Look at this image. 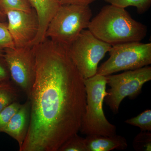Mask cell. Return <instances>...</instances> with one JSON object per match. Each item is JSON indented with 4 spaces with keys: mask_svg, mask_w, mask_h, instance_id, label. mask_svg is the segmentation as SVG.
I'll use <instances>...</instances> for the list:
<instances>
[{
    "mask_svg": "<svg viewBox=\"0 0 151 151\" xmlns=\"http://www.w3.org/2000/svg\"><path fill=\"white\" fill-rule=\"evenodd\" d=\"M70 58L84 79L97 73L98 65L112 45L97 38L89 29H84L69 45Z\"/></svg>",
    "mask_w": 151,
    "mask_h": 151,
    "instance_id": "obj_5",
    "label": "cell"
},
{
    "mask_svg": "<svg viewBox=\"0 0 151 151\" xmlns=\"http://www.w3.org/2000/svg\"><path fill=\"white\" fill-rule=\"evenodd\" d=\"M32 9L29 0H0V11L5 14L9 11L30 12Z\"/></svg>",
    "mask_w": 151,
    "mask_h": 151,
    "instance_id": "obj_15",
    "label": "cell"
},
{
    "mask_svg": "<svg viewBox=\"0 0 151 151\" xmlns=\"http://www.w3.org/2000/svg\"><path fill=\"white\" fill-rule=\"evenodd\" d=\"M88 29L97 38L112 46L140 42L147 32V26L134 19L125 9L110 4L91 19Z\"/></svg>",
    "mask_w": 151,
    "mask_h": 151,
    "instance_id": "obj_2",
    "label": "cell"
},
{
    "mask_svg": "<svg viewBox=\"0 0 151 151\" xmlns=\"http://www.w3.org/2000/svg\"><path fill=\"white\" fill-rule=\"evenodd\" d=\"M22 105L15 101L0 112V132L6 126L14 115L18 111Z\"/></svg>",
    "mask_w": 151,
    "mask_h": 151,
    "instance_id": "obj_19",
    "label": "cell"
},
{
    "mask_svg": "<svg viewBox=\"0 0 151 151\" xmlns=\"http://www.w3.org/2000/svg\"><path fill=\"white\" fill-rule=\"evenodd\" d=\"M14 40L9 31L7 24L0 22V55L6 49L15 48Z\"/></svg>",
    "mask_w": 151,
    "mask_h": 151,
    "instance_id": "obj_18",
    "label": "cell"
},
{
    "mask_svg": "<svg viewBox=\"0 0 151 151\" xmlns=\"http://www.w3.org/2000/svg\"><path fill=\"white\" fill-rule=\"evenodd\" d=\"M110 4L126 9L129 6L137 8L139 14L145 13L148 10L151 5V0H105Z\"/></svg>",
    "mask_w": 151,
    "mask_h": 151,
    "instance_id": "obj_14",
    "label": "cell"
},
{
    "mask_svg": "<svg viewBox=\"0 0 151 151\" xmlns=\"http://www.w3.org/2000/svg\"><path fill=\"white\" fill-rule=\"evenodd\" d=\"M86 92L85 113L79 131L83 134L113 136L116 134V126L106 119L103 109L106 91V76L96 74L84 79Z\"/></svg>",
    "mask_w": 151,
    "mask_h": 151,
    "instance_id": "obj_3",
    "label": "cell"
},
{
    "mask_svg": "<svg viewBox=\"0 0 151 151\" xmlns=\"http://www.w3.org/2000/svg\"><path fill=\"white\" fill-rule=\"evenodd\" d=\"M29 118L30 103L28 99L1 131L14 139L18 143L19 148L22 147L26 136Z\"/></svg>",
    "mask_w": 151,
    "mask_h": 151,
    "instance_id": "obj_11",
    "label": "cell"
},
{
    "mask_svg": "<svg viewBox=\"0 0 151 151\" xmlns=\"http://www.w3.org/2000/svg\"><path fill=\"white\" fill-rule=\"evenodd\" d=\"M17 97V89L9 81L0 84V112L16 101Z\"/></svg>",
    "mask_w": 151,
    "mask_h": 151,
    "instance_id": "obj_13",
    "label": "cell"
},
{
    "mask_svg": "<svg viewBox=\"0 0 151 151\" xmlns=\"http://www.w3.org/2000/svg\"><path fill=\"white\" fill-rule=\"evenodd\" d=\"M38 18L39 27L33 45L42 42L45 39V33L49 23L60 7L56 0H29Z\"/></svg>",
    "mask_w": 151,
    "mask_h": 151,
    "instance_id": "obj_10",
    "label": "cell"
},
{
    "mask_svg": "<svg viewBox=\"0 0 151 151\" xmlns=\"http://www.w3.org/2000/svg\"><path fill=\"white\" fill-rule=\"evenodd\" d=\"M106 77L107 84L111 88L105 101L116 114L125 97L134 99L142 92L144 84L151 80V68L147 65L117 75L106 76Z\"/></svg>",
    "mask_w": 151,
    "mask_h": 151,
    "instance_id": "obj_7",
    "label": "cell"
},
{
    "mask_svg": "<svg viewBox=\"0 0 151 151\" xmlns=\"http://www.w3.org/2000/svg\"><path fill=\"white\" fill-rule=\"evenodd\" d=\"M110 57L98 68L96 74L111 75L122 70H134L151 63V43L132 42L113 45Z\"/></svg>",
    "mask_w": 151,
    "mask_h": 151,
    "instance_id": "obj_6",
    "label": "cell"
},
{
    "mask_svg": "<svg viewBox=\"0 0 151 151\" xmlns=\"http://www.w3.org/2000/svg\"><path fill=\"white\" fill-rule=\"evenodd\" d=\"M1 55L7 66L14 84L28 96L35 78V60L33 47L6 49Z\"/></svg>",
    "mask_w": 151,
    "mask_h": 151,
    "instance_id": "obj_8",
    "label": "cell"
},
{
    "mask_svg": "<svg viewBox=\"0 0 151 151\" xmlns=\"http://www.w3.org/2000/svg\"><path fill=\"white\" fill-rule=\"evenodd\" d=\"M127 124L139 127L144 132L151 131V111L147 110L144 111L136 117L129 119L126 121Z\"/></svg>",
    "mask_w": 151,
    "mask_h": 151,
    "instance_id": "obj_16",
    "label": "cell"
},
{
    "mask_svg": "<svg viewBox=\"0 0 151 151\" xmlns=\"http://www.w3.org/2000/svg\"><path fill=\"white\" fill-rule=\"evenodd\" d=\"M58 151H87L85 138L74 134L65 142Z\"/></svg>",
    "mask_w": 151,
    "mask_h": 151,
    "instance_id": "obj_17",
    "label": "cell"
},
{
    "mask_svg": "<svg viewBox=\"0 0 151 151\" xmlns=\"http://www.w3.org/2000/svg\"><path fill=\"white\" fill-rule=\"evenodd\" d=\"M87 151H110L127 148V140L123 136L115 134L111 136L89 135L85 138Z\"/></svg>",
    "mask_w": 151,
    "mask_h": 151,
    "instance_id": "obj_12",
    "label": "cell"
},
{
    "mask_svg": "<svg viewBox=\"0 0 151 151\" xmlns=\"http://www.w3.org/2000/svg\"><path fill=\"white\" fill-rule=\"evenodd\" d=\"M92 16L89 5H61L49 23L45 38L69 45L82 30L88 28Z\"/></svg>",
    "mask_w": 151,
    "mask_h": 151,
    "instance_id": "obj_4",
    "label": "cell"
},
{
    "mask_svg": "<svg viewBox=\"0 0 151 151\" xmlns=\"http://www.w3.org/2000/svg\"><path fill=\"white\" fill-rule=\"evenodd\" d=\"M60 5H89L96 0H56Z\"/></svg>",
    "mask_w": 151,
    "mask_h": 151,
    "instance_id": "obj_22",
    "label": "cell"
},
{
    "mask_svg": "<svg viewBox=\"0 0 151 151\" xmlns=\"http://www.w3.org/2000/svg\"><path fill=\"white\" fill-rule=\"evenodd\" d=\"M35 75L29 125L19 151H58L79 132L86 106L84 79L67 45L46 38L34 45Z\"/></svg>",
    "mask_w": 151,
    "mask_h": 151,
    "instance_id": "obj_1",
    "label": "cell"
},
{
    "mask_svg": "<svg viewBox=\"0 0 151 151\" xmlns=\"http://www.w3.org/2000/svg\"><path fill=\"white\" fill-rule=\"evenodd\" d=\"M134 147L139 150H151V134L150 132H142L136 137Z\"/></svg>",
    "mask_w": 151,
    "mask_h": 151,
    "instance_id": "obj_20",
    "label": "cell"
},
{
    "mask_svg": "<svg viewBox=\"0 0 151 151\" xmlns=\"http://www.w3.org/2000/svg\"><path fill=\"white\" fill-rule=\"evenodd\" d=\"M10 78L9 72L4 58L0 55V84L9 81Z\"/></svg>",
    "mask_w": 151,
    "mask_h": 151,
    "instance_id": "obj_21",
    "label": "cell"
},
{
    "mask_svg": "<svg viewBox=\"0 0 151 151\" xmlns=\"http://www.w3.org/2000/svg\"><path fill=\"white\" fill-rule=\"evenodd\" d=\"M6 15L0 11V22H4L6 19Z\"/></svg>",
    "mask_w": 151,
    "mask_h": 151,
    "instance_id": "obj_23",
    "label": "cell"
},
{
    "mask_svg": "<svg viewBox=\"0 0 151 151\" xmlns=\"http://www.w3.org/2000/svg\"><path fill=\"white\" fill-rule=\"evenodd\" d=\"M8 28L16 47L31 46L37 35L39 27L35 10L30 12L11 10L6 13Z\"/></svg>",
    "mask_w": 151,
    "mask_h": 151,
    "instance_id": "obj_9",
    "label": "cell"
}]
</instances>
